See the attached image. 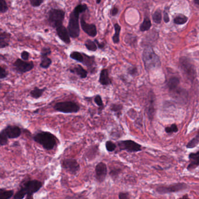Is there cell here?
Instances as JSON below:
<instances>
[{
    "mask_svg": "<svg viewBox=\"0 0 199 199\" xmlns=\"http://www.w3.org/2000/svg\"><path fill=\"white\" fill-rule=\"evenodd\" d=\"M88 10V5L86 4L80 3L77 5L73 11L70 13L67 29L71 38L75 39L79 37L80 33V15Z\"/></svg>",
    "mask_w": 199,
    "mask_h": 199,
    "instance_id": "cell-1",
    "label": "cell"
},
{
    "mask_svg": "<svg viewBox=\"0 0 199 199\" xmlns=\"http://www.w3.org/2000/svg\"><path fill=\"white\" fill-rule=\"evenodd\" d=\"M43 186V183L38 180L29 179L24 181L20 188L14 194V199L32 198L33 194L39 191Z\"/></svg>",
    "mask_w": 199,
    "mask_h": 199,
    "instance_id": "cell-2",
    "label": "cell"
},
{
    "mask_svg": "<svg viewBox=\"0 0 199 199\" xmlns=\"http://www.w3.org/2000/svg\"><path fill=\"white\" fill-rule=\"evenodd\" d=\"M33 139L41 145L46 150L50 151L57 145V138L55 135L49 131H39L33 135Z\"/></svg>",
    "mask_w": 199,
    "mask_h": 199,
    "instance_id": "cell-3",
    "label": "cell"
},
{
    "mask_svg": "<svg viewBox=\"0 0 199 199\" xmlns=\"http://www.w3.org/2000/svg\"><path fill=\"white\" fill-rule=\"evenodd\" d=\"M143 60L145 69L147 71L158 68L161 65L159 57L155 54L154 51L151 47L145 48L143 53Z\"/></svg>",
    "mask_w": 199,
    "mask_h": 199,
    "instance_id": "cell-4",
    "label": "cell"
},
{
    "mask_svg": "<svg viewBox=\"0 0 199 199\" xmlns=\"http://www.w3.org/2000/svg\"><path fill=\"white\" fill-rule=\"evenodd\" d=\"M186 183L178 182L170 184H160L156 187L155 191L159 194H166L177 193L188 189Z\"/></svg>",
    "mask_w": 199,
    "mask_h": 199,
    "instance_id": "cell-5",
    "label": "cell"
},
{
    "mask_svg": "<svg viewBox=\"0 0 199 199\" xmlns=\"http://www.w3.org/2000/svg\"><path fill=\"white\" fill-rule=\"evenodd\" d=\"M65 12L61 9L51 8L47 13V22L51 27L56 29L63 25L64 20Z\"/></svg>",
    "mask_w": 199,
    "mask_h": 199,
    "instance_id": "cell-6",
    "label": "cell"
},
{
    "mask_svg": "<svg viewBox=\"0 0 199 199\" xmlns=\"http://www.w3.org/2000/svg\"><path fill=\"white\" fill-rule=\"evenodd\" d=\"M180 67L184 77L193 82L196 78V70L194 64L189 59L183 57L180 59Z\"/></svg>",
    "mask_w": 199,
    "mask_h": 199,
    "instance_id": "cell-7",
    "label": "cell"
},
{
    "mask_svg": "<svg viewBox=\"0 0 199 199\" xmlns=\"http://www.w3.org/2000/svg\"><path fill=\"white\" fill-rule=\"evenodd\" d=\"M54 109L63 113H76L80 111V106L77 103L73 101H63L56 103L54 106Z\"/></svg>",
    "mask_w": 199,
    "mask_h": 199,
    "instance_id": "cell-8",
    "label": "cell"
},
{
    "mask_svg": "<svg viewBox=\"0 0 199 199\" xmlns=\"http://www.w3.org/2000/svg\"><path fill=\"white\" fill-rule=\"evenodd\" d=\"M120 151H126L127 153H138L142 151V146L133 140H121L117 143Z\"/></svg>",
    "mask_w": 199,
    "mask_h": 199,
    "instance_id": "cell-9",
    "label": "cell"
},
{
    "mask_svg": "<svg viewBox=\"0 0 199 199\" xmlns=\"http://www.w3.org/2000/svg\"><path fill=\"white\" fill-rule=\"evenodd\" d=\"M62 168L70 174L75 175L80 170V165L74 158H65L61 162Z\"/></svg>",
    "mask_w": 199,
    "mask_h": 199,
    "instance_id": "cell-10",
    "label": "cell"
},
{
    "mask_svg": "<svg viewBox=\"0 0 199 199\" xmlns=\"http://www.w3.org/2000/svg\"><path fill=\"white\" fill-rule=\"evenodd\" d=\"M13 67L16 72L20 74H24L33 69L35 65L32 61H26L17 59L13 64Z\"/></svg>",
    "mask_w": 199,
    "mask_h": 199,
    "instance_id": "cell-11",
    "label": "cell"
},
{
    "mask_svg": "<svg viewBox=\"0 0 199 199\" xmlns=\"http://www.w3.org/2000/svg\"><path fill=\"white\" fill-rule=\"evenodd\" d=\"M108 174V168L103 162H99L95 166V178L98 182L103 183L106 178Z\"/></svg>",
    "mask_w": 199,
    "mask_h": 199,
    "instance_id": "cell-12",
    "label": "cell"
},
{
    "mask_svg": "<svg viewBox=\"0 0 199 199\" xmlns=\"http://www.w3.org/2000/svg\"><path fill=\"white\" fill-rule=\"evenodd\" d=\"M155 96L153 91H149L148 98V102L146 106V112L149 120L153 121L155 114Z\"/></svg>",
    "mask_w": 199,
    "mask_h": 199,
    "instance_id": "cell-13",
    "label": "cell"
},
{
    "mask_svg": "<svg viewBox=\"0 0 199 199\" xmlns=\"http://www.w3.org/2000/svg\"><path fill=\"white\" fill-rule=\"evenodd\" d=\"M80 24H81L82 29L85 33H86L91 38H95L96 36V35L98 34V31H97L96 25L94 24H90L86 23L83 15L80 19Z\"/></svg>",
    "mask_w": 199,
    "mask_h": 199,
    "instance_id": "cell-14",
    "label": "cell"
},
{
    "mask_svg": "<svg viewBox=\"0 0 199 199\" xmlns=\"http://www.w3.org/2000/svg\"><path fill=\"white\" fill-rule=\"evenodd\" d=\"M2 131L10 139H17L22 134V130L19 126L15 125H8Z\"/></svg>",
    "mask_w": 199,
    "mask_h": 199,
    "instance_id": "cell-15",
    "label": "cell"
},
{
    "mask_svg": "<svg viewBox=\"0 0 199 199\" xmlns=\"http://www.w3.org/2000/svg\"><path fill=\"white\" fill-rule=\"evenodd\" d=\"M84 60L83 64L85 65L89 70L90 73L93 74L96 72V63L95 55H88L83 53Z\"/></svg>",
    "mask_w": 199,
    "mask_h": 199,
    "instance_id": "cell-16",
    "label": "cell"
},
{
    "mask_svg": "<svg viewBox=\"0 0 199 199\" xmlns=\"http://www.w3.org/2000/svg\"><path fill=\"white\" fill-rule=\"evenodd\" d=\"M57 35L59 36L61 40H62L66 45H70L71 43L70 35L68 29L64 25H61L57 27L56 29Z\"/></svg>",
    "mask_w": 199,
    "mask_h": 199,
    "instance_id": "cell-17",
    "label": "cell"
},
{
    "mask_svg": "<svg viewBox=\"0 0 199 199\" xmlns=\"http://www.w3.org/2000/svg\"><path fill=\"white\" fill-rule=\"evenodd\" d=\"M189 163L187 169L189 171L197 168L199 166V150L196 153H191L189 154Z\"/></svg>",
    "mask_w": 199,
    "mask_h": 199,
    "instance_id": "cell-18",
    "label": "cell"
},
{
    "mask_svg": "<svg viewBox=\"0 0 199 199\" xmlns=\"http://www.w3.org/2000/svg\"><path fill=\"white\" fill-rule=\"evenodd\" d=\"M99 82L102 86H109L112 84V80L110 78L108 70L106 69H102L100 72Z\"/></svg>",
    "mask_w": 199,
    "mask_h": 199,
    "instance_id": "cell-19",
    "label": "cell"
},
{
    "mask_svg": "<svg viewBox=\"0 0 199 199\" xmlns=\"http://www.w3.org/2000/svg\"><path fill=\"white\" fill-rule=\"evenodd\" d=\"M70 73L77 75L81 79H85L88 76V71L81 65L78 64L69 69Z\"/></svg>",
    "mask_w": 199,
    "mask_h": 199,
    "instance_id": "cell-20",
    "label": "cell"
},
{
    "mask_svg": "<svg viewBox=\"0 0 199 199\" xmlns=\"http://www.w3.org/2000/svg\"><path fill=\"white\" fill-rule=\"evenodd\" d=\"M180 84V80L178 77L173 76L171 77L167 82V87L169 90V92L172 94L175 92L176 90H178Z\"/></svg>",
    "mask_w": 199,
    "mask_h": 199,
    "instance_id": "cell-21",
    "label": "cell"
},
{
    "mask_svg": "<svg viewBox=\"0 0 199 199\" xmlns=\"http://www.w3.org/2000/svg\"><path fill=\"white\" fill-rule=\"evenodd\" d=\"M11 35L7 32H2L0 34V48L4 49L10 45Z\"/></svg>",
    "mask_w": 199,
    "mask_h": 199,
    "instance_id": "cell-22",
    "label": "cell"
},
{
    "mask_svg": "<svg viewBox=\"0 0 199 199\" xmlns=\"http://www.w3.org/2000/svg\"><path fill=\"white\" fill-rule=\"evenodd\" d=\"M99 149L98 145H92L90 147L88 151L85 154V158H87L89 161L94 159L97 154L98 150Z\"/></svg>",
    "mask_w": 199,
    "mask_h": 199,
    "instance_id": "cell-23",
    "label": "cell"
},
{
    "mask_svg": "<svg viewBox=\"0 0 199 199\" xmlns=\"http://www.w3.org/2000/svg\"><path fill=\"white\" fill-rule=\"evenodd\" d=\"M46 89L47 88L46 87L43 88H39L37 86H36L34 88V89L30 91V96L35 100L39 99L42 96Z\"/></svg>",
    "mask_w": 199,
    "mask_h": 199,
    "instance_id": "cell-24",
    "label": "cell"
},
{
    "mask_svg": "<svg viewBox=\"0 0 199 199\" xmlns=\"http://www.w3.org/2000/svg\"><path fill=\"white\" fill-rule=\"evenodd\" d=\"M70 57L73 60L77 61L78 63H83L84 57L83 53H81L78 51H73L70 54Z\"/></svg>",
    "mask_w": 199,
    "mask_h": 199,
    "instance_id": "cell-25",
    "label": "cell"
},
{
    "mask_svg": "<svg viewBox=\"0 0 199 199\" xmlns=\"http://www.w3.org/2000/svg\"><path fill=\"white\" fill-rule=\"evenodd\" d=\"M123 109V106L119 104H113L110 105V109L115 113V115L117 117H120V116L122 113V110Z\"/></svg>",
    "mask_w": 199,
    "mask_h": 199,
    "instance_id": "cell-26",
    "label": "cell"
},
{
    "mask_svg": "<svg viewBox=\"0 0 199 199\" xmlns=\"http://www.w3.org/2000/svg\"><path fill=\"white\" fill-rule=\"evenodd\" d=\"M94 101L98 107V114L100 115L105 108L102 96L100 95H95L94 98Z\"/></svg>",
    "mask_w": 199,
    "mask_h": 199,
    "instance_id": "cell-27",
    "label": "cell"
},
{
    "mask_svg": "<svg viewBox=\"0 0 199 199\" xmlns=\"http://www.w3.org/2000/svg\"><path fill=\"white\" fill-rule=\"evenodd\" d=\"M115 34L112 36V40L115 44L119 43L120 42V33L121 31V26L118 23L114 24Z\"/></svg>",
    "mask_w": 199,
    "mask_h": 199,
    "instance_id": "cell-28",
    "label": "cell"
},
{
    "mask_svg": "<svg viewBox=\"0 0 199 199\" xmlns=\"http://www.w3.org/2000/svg\"><path fill=\"white\" fill-rule=\"evenodd\" d=\"M14 192L12 190H7L6 189H0V199H10L14 197Z\"/></svg>",
    "mask_w": 199,
    "mask_h": 199,
    "instance_id": "cell-29",
    "label": "cell"
},
{
    "mask_svg": "<svg viewBox=\"0 0 199 199\" xmlns=\"http://www.w3.org/2000/svg\"><path fill=\"white\" fill-rule=\"evenodd\" d=\"M199 144V130L193 139H190L186 145V148L188 149H192L195 148Z\"/></svg>",
    "mask_w": 199,
    "mask_h": 199,
    "instance_id": "cell-30",
    "label": "cell"
},
{
    "mask_svg": "<svg viewBox=\"0 0 199 199\" xmlns=\"http://www.w3.org/2000/svg\"><path fill=\"white\" fill-rule=\"evenodd\" d=\"M84 45L86 49L90 51H96L98 49V46L94 40L92 41L91 39H87L85 42Z\"/></svg>",
    "mask_w": 199,
    "mask_h": 199,
    "instance_id": "cell-31",
    "label": "cell"
},
{
    "mask_svg": "<svg viewBox=\"0 0 199 199\" xmlns=\"http://www.w3.org/2000/svg\"><path fill=\"white\" fill-rule=\"evenodd\" d=\"M52 64V60L48 57L42 58V61L40 62V67L43 69H47L49 68L50 65Z\"/></svg>",
    "mask_w": 199,
    "mask_h": 199,
    "instance_id": "cell-32",
    "label": "cell"
},
{
    "mask_svg": "<svg viewBox=\"0 0 199 199\" xmlns=\"http://www.w3.org/2000/svg\"><path fill=\"white\" fill-rule=\"evenodd\" d=\"M179 131V129L178 126L175 123H173L169 126H167L165 128V131L167 134H172V133H176Z\"/></svg>",
    "mask_w": 199,
    "mask_h": 199,
    "instance_id": "cell-33",
    "label": "cell"
},
{
    "mask_svg": "<svg viewBox=\"0 0 199 199\" xmlns=\"http://www.w3.org/2000/svg\"><path fill=\"white\" fill-rule=\"evenodd\" d=\"M121 172H122V169L119 168H115L110 170L109 175L112 179L115 181L119 178Z\"/></svg>",
    "mask_w": 199,
    "mask_h": 199,
    "instance_id": "cell-34",
    "label": "cell"
},
{
    "mask_svg": "<svg viewBox=\"0 0 199 199\" xmlns=\"http://www.w3.org/2000/svg\"><path fill=\"white\" fill-rule=\"evenodd\" d=\"M151 26V22L149 20V18H145L143 22L140 26V30L142 32H144L146 30H149Z\"/></svg>",
    "mask_w": 199,
    "mask_h": 199,
    "instance_id": "cell-35",
    "label": "cell"
},
{
    "mask_svg": "<svg viewBox=\"0 0 199 199\" xmlns=\"http://www.w3.org/2000/svg\"><path fill=\"white\" fill-rule=\"evenodd\" d=\"M187 21H188V18L182 14L178 15L174 19L175 23L178 25L184 24Z\"/></svg>",
    "mask_w": 199,
    "mask_h": 199,
    "instance_id": "cell-36",
    "label": "cell"
},
{
    "mask_svg": "<svg viewBox=\"0 0 199 199\" xmlns=\"http://www.w3.org/2000/svg\"><path fill=\"white\" fill-rule=\"evenodd\" d=\"M105 148L108 152L112 153L116 149L117 145L112 141H107L105 143Z\"/></svg>",
    "mask_w": 199,
    "mask_h": 199,
    "instance_id": "cell-37",
    "label": "cell"
},
{
    "mask_svg": "<svg viewBox=\"0 0 199 199\" xmlns=\"http://www.w3.org/2000/svg\"><path fill=\"white\" fill-rule=\"evenodd\" d=\"M153 20L154 22L157 24H160L162 20V15L161 12L160 10H157L154 14L153 15Z\"/></svg>",
    "mask_w": 199,
    "mask_h": 199,
    "instance_id": "cell-38",
    "label": "cell"
},
{
    "mask_svg": "<svg viewBox=\"0 0 199 199\" xmlns=\"http://www.w3.org/2000/svg\"><path fill=\"white\" fill-rule=\"evenodd\" d=\"M8 138L5 133L1 130L0 132V145L1 146H4L8 143Z\"/></svg>",
    "mask_w": 199,
    "mask_h": 199,
    "instance_id": "cell-39",
    "label": "cell"
},
{
    "mask_svg": "<svg viewBox=\"0 0 199 199\" xmlns=\"http://www.w3.org/2000/svg\"><path fill=\"white\" fill-rule=\"evenodd\" d=\"M8 11V4L5 0H0V12L4 14Z\"/></svg>",
    "mask_w": 199,
    "mask_h": 199,
    "instance_id": "cell-40",
    "label": "cell"
},
{
    "mask_svg": "<svg viewBox=\"0 0 199 199\" xmlns=\"http://www.w3.org/2000/svg\"><path fill=\"white\" fill-rule=\"evenodd\" d=\"M51 54V50L50 48L48 47H44L42 49L41 52H40V57L41 58L46 57H48V55Z\"/></svg>",
    "mask_w": 199,
    "mask_h": 199,
    "instance_id": "cell-41",
    "label": "cell"
},
{
    "mask_svg": "<svg viewBox=\"0 0 199 199\" xmlns=\"http://www.w3.org/2000/svg\"><path fill=\"white\" fill-rule=\"evenodd\" d=\"M8 76V73L6 70V69L1 66V75H0V79L3 80L5 79Z\"/></svg>",
    "mask_w": 199,
    "mask_h": 199,
    "instance_id": "cell-42",
    "label": "cell"
},
{
    "mask_svg": "<svg viewBox=\"0 0 199 199\" xmlns=\"http://www.w3.org/2000/svg\"><path fill=\"white\" fill-rule=\"evenodd\" d=\"M127 73L130 75H131V76H133V77L135 76L138 73L137 69L135 66L130 67L129 68H128V69H127Z\"/></svg>",
    "mask_w": 199,
    "mask_h": 199,
    "instance_id": "cell-43",
    "label": "cell"
},
{
    "mask_svg": "<svg viewBox=\"0 0 199 199\" xmlns=\"http://www.w3.org/2000/svg\"><path fill=\"white\" fill-rule=\"evenodd\" d=\"M43 0H30V5L33 7H39L43 3Z\"/></svg>",
    "mask_w": 199,
    "mask_h": 199,
    "instance_id": "cell-44",
    "label": "cell"
},
{
    "mask_svg": "<svg viewBox=\"0 0 199 199\" xmlns=\"http://www.w3.org/2000/svg\"><path fill=\"white\" fill-rule=\"evenodd\" d=\"M20 57L22 60L28 61L30 58V53L26 50H24L20 54Z\"/></svg>",
    "mask_w": 199,
    "mask_h": 199,
    "instance_id": "cell-45",
    "label": "cell"
},
{
    "mask_svg": "<svg viewBox=\"0 0 199 199\" xmlns=\"http://www.w3.org/2000/svg\"><path fill=\"white\" fill-rule=\"evenodd\" d=\"M94 42L96 43V44L98 46V48L99 49H100V50H104L105 49V47H106V45H105V43L104 42H100L99 40L96 39H95Z\"/></svg>",
    "mask_w": 199,
    "mask_h": 199,
    "instance_id": "cell-46",
    "label": "cell"
},
{
    "mask_svg": "<svg viewBox=\"0 0 199 199\" xmlns=\"http://www.w3.org/2000/svg\"><path fill=\"white\" fill-rule=\"evenodd\" d=\"M118 13H119V8L116 6H114L110 11V14L112 16H116L118 14Z\"/></svg>",
    "mask_w": 199,
    "mask_h": 199,
    "instance_id": "cell-47",
    "label": "cell"
},
{
    "mask_svg": "<svg viewBox=\"0 0 199 199\" xmlns=\"http://www.w3.org/2000/svg\"><path fill=\"white\" fill-rule=\"evenodd\" d=\"M130 198V194L127 192H120L119 194V199H128Z\"/></svg>",
    "mask_w": 199,
    "mask_h": 199,
    "instance_id": "cell-48",
    "label": "cell"
},
{
    "mask_svg": "<svg viewBox=\"0 0 199 199\" xmlns=\"http://www.w3.org/2000/svg\"><path fill=\"white\" fill-rule=\"evenodd\" d=\"M164 20L165 22H166V23H167V22H169V16H168V13H167V12H164Z\"/></svg>",
    "mask_w": 199,
    "mask_h": 199,
    "instance_id": "cell-49",
    "label": "cell"
},
{
    "mask_svg": "<svg viewBox=\"0 0 199 199\" xmlns=\"http://www.w3.org/2000/svg\"><path fill=\"white\" fill-rule=\"evenodd\" d=\"M193 1H194V2L196 4L199 5V0H193Z\"/></svg>",
    "mask_w": 199,
    "mask_h": 199,
    "instance_id": "cell-50",
    "label": "cell"
},
{
    "mask_svg": "<svg viewBox=\"0 0 199 199\" xmlns=\"http://www.w3.org/2000/svg\"><path fill=\"white\" fill-rule=\"evenodd\" d=\"M101 1H102V0H96V4H100V3Z\"/></svg>",
    "mask_w": 199,
    "mask_h": 199,
    "instance_id": "cell-51",
    "label": "cell"
}]
</instances>
